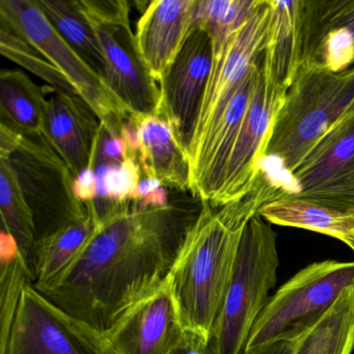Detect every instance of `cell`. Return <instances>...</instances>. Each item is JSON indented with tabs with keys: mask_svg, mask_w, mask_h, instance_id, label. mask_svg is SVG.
Instances as JSON below:
<instances>
[{
	"mask_svg": "<svg viewBox=\"0 0 354 354\" xmlns=\"http://www.w3.org/2000/svg\"><path fill=\"white\" fill-rule=\"evenodd\" d=\"M277 234L257 213L244 229L231 283L211 331L214 354H244L252 326L277 283Z\"/></svg>",
	"mask_w": 354,
	"mask_h": 354,
	"instance_id": "4",
	"label": "cell"
},
{
	"mask_svg": "<svg viewBox=\"0 0 354 354\" xmlns=\"http://www.w3.org/2000/svg\"><path fill=\"white\" fill-rule=\"evenodd\" d=\"M262 0H196L194 24L210 35L213 53L218 51Z\"/></svg>",
	"mask_w": 354,
	"mask_h": 354,
	"instance_id": "26",
	"label": "cell"
},
{
	"mask_svg": "<svg viewBox=\"0 0 354 354\" xmlns=\"http://www.w3.org/2000/svg\"><path fill=\"white\" fill-rule=\"evenodd\" d=\"M202 209L198 198L160 207L117 204L99 215L74 262L46 287L47 299L103 333L169 277L182 242Z\"/></svg>",
	"mask_w": 354,
	"mask_h": 354,
	"instance_id": "1",
	"label": "cell"
},
{
	"mask_svg": "<svg viewBox=\"0 0 354 354\" xmlns=\"http://www.w3.org/2000/svg\"><path fill=\"white\" fill-rule=\"evenodd\" d=\"M354 107V66L333 73L313 64L299 66L286 92L267 147L291 175L316 142Z\"/></svg>",
	"mask_w": 354,
	"mask_h": 354,
	"instance_id": "3",
	"label": "cell"
},
{
	"mask_svg": "<svg viewBox=\"0 0 354 354\" xmlns=\"http://www.w3.org/2000/svg\"><path fill=\"white\" fill-rule=\"evenodd\" d=\"M270 20L269 1L262 0L258 9L231 35L225 44L213 53L210 75L188 145L189 165L202 152L250 68L262 59Z\"/></svg>",
	"mask_w": 354,
	"mask_h": 354,
	"instance_id": "9",
	"label": "cell"
},
{
	"mask_svg": "<svg viewBox=\"0 0 354 354\" xmlns=\"http://www.w3.org/2000/svg\"><path fill=\"white\" fill-rule=\"evenodd\" d=\"M290 176L297 187L290 196L354 214V107Z\"/></svg>",
	"mask_w": 354,
	"mask_h": 354,
	"instance_id": "12",
	"label": "cell"
},
{
	"mask_svg": "<svg viewBox=\"0 0 354 354\" xmlns=\"http://www.w3.org/2000/svg\"><path fill=\"white\" fill-rule=\"evenodd\" d=\"M50 86H39L20 70L0 73V123L22 136H45L46 94Z\"/></svg>",
	"mask_w": 354,
	"mask_h": 354,
	"instance_id": "20",
	"label": "cell"
},
{
	"mask_svg": "<svg viewBox=\"0 0 354 354\" xmlns=\"http://www.w3.org/2000/svg\"><path fill=\"white\" fill-rule=\"evenodd\" d=\"M333 28H347L354 36V0H304L301 55Z\"/></svg>",
	"mask_w": 354,
	"mask_h": 354,
	"instance_id": "28",
	"label": "cell"
},
{
	"mask_svg": "<svg viewBox=\"0 0 354 354\" xmlns=\"http://www.w3.org/2000/svg\"><path fill=\"white\" fill-rule=\"evenodd\" d=\"M0 22L26 39L69 80L111 136L133 113L105 80L55 32L35 0H0Z\"/></svg>",
	"mask_w": 354,
	"mask_h": 354,
	"instance_id": "6",
	"label": "cell"
},
{
	"mask_svg": "<svg viewBox=\"0 0 354 354\" xmlns=\"http://www.w3.org/2000/svg\"><path fill=\"white\" fill-rule=\"evenodd\" d=\"M0 157L9 158L15 171L34 216L37 240L88 216L74 194V176L45 136H22L9 156Z\"/></svg>",
	"mask_w": 354,
	"mask_h": 354,
	"instance_id": "8",
	"label": "cell"
},
{
	"mask_svg": "<svg viewBox=\"0 0 354 354\" xmlns=\"http://www.w3.org/2000/svg\"><path fill=\"white\" fill-rule=\"evenodd\" d=\"M0 51L3 57L42 78L53 90L78 95L69 80L44 55L3 22H0Z\"/></svg>",
	"mask_w": 354,
	"mask_h": 354,
	"instance_id": "27",
	"label": "cell"
},
{
	"mask_svg": "<svg viewBox=\"0 0 354 354\" xmlns=\"http://www.w3.org/2000/svg\"><path fill=\"white\" fill-rule=\"evenodd\" d=\"M354 287V262L313 263L283 283L257 319L246 351L299 337L348 288Z\"/></svg>",
	"mask_w": 354,
	"mask_h": 354,
	"instance_id": "5",
	"label": "cell"
},
{
	"mask_svg": "<svg viewBox=\"0 0 354 354\" xmlns=\"http://www.w3.org/2000/svg\"><path fill=\"white\" fill-rule=\"evenodd\" d=\"M261 180L243 200L221 207L202 203V209L182 242L167 279L180 318L188 333L210 341L231 283L244 229L262 205L277 198Z\"/></svg>",
	"mask_w": 354,
	"mask_h": 354,
	"instance_id": "2",
	"label": "cell"
},
{
	"mask_svg": "<svg viewBox=\"0 0 354 354\" xmlns=\"http://www.w3.org/2000/svg\"><path fill=\"white\" fill-rule=\"evenodd\" d=\"M270 28L264 55L277 82L288 90L301 61L304 0H268Z\"/></svg>",
	"mask_w": 354,
	"mask_h": 354,
	"instance_id": "19",
	"label": "cell"
},
{
	"mask_svg": "<svg viewBox=\"0 0 354 354\" xmlns=\"http://www.w3.org/2000/svg\"><path fill=\"white\" fill-rule=\"evenodd\" d=\"M212 59L210 35L194 24L173 65L159 82L158 111L167 115L186 149L196 127Z\"/></svg>",
	"mask_w": 354,
	"mask_h": 354,
	"instance_id": "13",
	"label": "cell"
},
{
	"mask_svg": "<svg viewBox=\"0 0 354 354\" xmlns=\"http://www.w3.org/2000/svg\"><path fill=\"white\" fill-rule=\"evenodd\" d=\"M185 333L165 281L155 293L132 306L104 335L115 354H171Z\"/></svg>",
	"mask_w": 354,
	"mask_h": 354,
	"instance_id": "14",
	"label": "cell"
},
{
	"mask_svg": "<svg viewBox=\"0 0 354 354\" xmlns=\"http://www.w3.org/2000/svg\"><path fill=\"white\" fill-rule=\"evenodd\" d=\"M65 42L104 80L106 63L100 43L77 0H35Z\"/></svg>",
	"mask_w": 354,
	"mask_h": 354,
	"instance_id": "23",
	"label": "cell"
},
{
	"mask_svg": "<svg viewBox=\"0 0 354 354\" xmlns=\"http://www.w3.org/2000/svg\"><path fill=\"white\" fill-rule=\"evenodd\" d=\"M286 92L277 82L268 59L263 55L260 75L230 155L223 185L210 204L212 206L243 200L258 185L271 132Z\"/></svg>",
	"mask_w": 354,
	"mask_h": 354,
	"instance_id": "11",
	"label": "cell"
},
{
	"mask_svg": "<svg viewBox=\"0 0 354 354\" xmlns=\"http://www.w3.org/2000/svg\"><path fill=\"white\" fill-rule=\"evenodd\" d=\"M0 213L1 232L15 241L18 250L34 274L37 241L34 216L7 157H0Z\"/></svg>",
	"mask_w": 354,
	"mask_h": 354,
	"instance_id": "24",
	"label": "cell"
},
{
	"mask_svg": "<svg viewBox=\"0 0 354 354\" xmlns=\"http://www.w3.org/2000/svg\"><path fill=\"white\" fill-rule=\"evenodd\" d=\"M106 63L104 80L133 115L158 111L160 86L142 65L130 26L127 0H77Z\"/></svg>",
	"mask_w": 354,
	"mask_h": 354,
	"instance_id": "7",
	"label": "cell"
},
{
	"mask_svg": "<svg viewBox=\"0 0 354 354\" xmlns=\"http://www.w3.org/2000/svg\"><path fill=\"white\" fill-rule=\"evenodd\" d=\"M34 283L32 269L16 246L15 241L1 232L0 266V348L5 346L15 320L22 292Z\"/></svg>",
	"mask_w": 354,
	"mask_h": 354,
	"instance_id": "25",
	"label": "cell"
},
{
	"mask_svg": "<svg viewBox=\"0 0 354 354\" xmlns=\"http://www.w3.org/2000/svg\"><path fill=\"white\" fill-rule=\"evenodd\" d=\"M0 354H115L103 333L55 306L28 283Z\"/></svg>",
	"mask_w": 354,
	"mask_h": 354,
	"instance_id": "10",
	"label": "cell"
},
{
	"mask_svg": "<svg viewBox=\"0 0 354 354\" xmlns=\"http://www.w3.org/2000/svg\"><path fill=\"white\" fill-rule=\"evenodd\" d=\"M86 207L88 217L68 223L37 240L32 283L36 289L46 287L61 275L77 258L90 239L99 215L94 203Z\"/></svg>",
	"mask_w": 354,
	"mask_h": 354,
	"instance_id": "21",
	"label": "cell"
},
{
	"mask_svg": "<svg viewBox=\"0 0 354 354\" xmlns=\"http://www.w3.org/2000/svg\"><path fill=\"white\" fill-rule=\"evenodd\" d=\"M171 354H214L206 339L186 331L182 343Z\"/></svg>",
	"mask_w": 354,
	"mask_h": 354,
	"instance_id": "30",
	"label": "cell"
},
{
	"mask_svg": "<svg viewBox=\"0 0 354 354\" xmlns=\"http://www.w3.org/2000/svg\"><path fill=\"white\" fill-rule=\"evenodd\" d=\"M297 339L298 337L292 339H281V341L246 351L244 354H294L296 345H297Z\"/></svg>",
	"mask_w": 354,
	"mask_h": 354,
	"instance_id": "31",
	"label": "cell"
},
{
	"mask_svg": "<svg viewBox=\"0 0 354 354\" xmlns=\"http://www.w3.org/2000/svg\"><path fill=\"white\" fill-rule=\"evenodd\" d=\"M353 350L354 287H350L298 337L294 354H352Z\"/></svg>",
	"mask_w": 354,
	"mask_h": 354,
	"instance_id": "22",
	"label": "cell"
},
{
	"mask_svg": "<svg viewBox=\"0 0 354 354\" xmlns=\"http://www.w3.org/2000/svg\"><path fill=\"white\" fill-rule=\"evenodd\" d=\"M101 127L82 97L53 88L45 109V138L67 163L74 179L90 163Z\"/></svg>",
	"mask_w": 354,
	"mask_h": 354,
	"instance_id": "16",
	"label": "cell"
},
{
	"mask_svg": "<svg viewBox=\"0 0 354 354\" xmlns=\"http://www.w3.org/2000/svg\"><path fill=\"white\" fill-rule=\"evenodd\" d=\"M196 0H154L136 24V44L142 65L160 82L194 24Z\"/></svg>",
	"mask_w": 354,
	"mask_h": 354,
	"instance_id": "15",
	"label": "cell"
},
{
	"mask_svg": "<svg viewBox=\"0 0 354 354\" xmlns=\"http://www.w3.org/2000/svg\"><path fill=\"white\" fill-rule=\"evenodd\" d=\"M138 128L142 177L156 178L162 186L189 192L190 167L187 149L174 126L160 111L132 115Z\"/></svg>",
	"mask_w": 354,
	"mask_h": 354,
	"instance_id": "17",
	"label": "cell"
},
{
	"mask_svg": "<svg viewBox=\"0 0 354 354\" xmlns=\"http://www.w3.org/2000/svg\"><path fill=\"white\" fill-rule=\"evenodd\" d=\"M127 155L128 149L123 138L111 136L103 127L97 149V165H119Z\"/></svg>",
	"mask_w": 354,
	"mask_h": 354,
	"instance_id": "29",
	"label": "cell"
},
{
	"mask_svg": "<svg viewBox=\"0 0 354 354\" xmlns=\"http://www.w3.org/2000/svg\"><path fill=\"white\" fill-rule=\"evenodd\" d=\"M258 214L267 223L308 230L335 238L354 252V214L295 196H279L265 203Z\"/></svg>",
	"mask_w": 354,
	"mask_h": 354,
	"instance_id": "18",
	"label": "cell"
},
{
	"mask_svg": "<svg viewBox=\"0 0 354 354\" xmlns=\"http://www.w3.org/2000/svg\"><path fill=\"white\" fill-rule=\"evenodd\" d=\"M160 187H162V184L156 178L142 177V181H140V185H138V201L145 198V196L150 194L151 192Z\"/></svg>",
	"mask_w": 354,
	"mask_h": 354,
	"instance_id": "32",
	"label": "cell"
}]
</instances>
